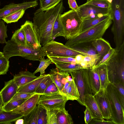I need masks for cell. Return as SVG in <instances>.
Here are the masks:
<instances>
[{"instance_id": "f6af8a7d", "label": "cell", "mask_w": 124, "mask_h": 124, "mask_svg": "<svg viewBox=\"0 0 124 124\" xmlns=\"http://www.w3.org/2000/svg\"><path fill=\"white\" fill-rule=\"evenodd\" d=\"M39 106V113L37 124H47L46 110Z\"/></svg>"}, {"instance_id": "91938a15", "label": "cell", "mask_w": 124, "mask_h": 124, "mask_svg": "<svg viewBox=\"0 0 124 124\" xmlns=\"http://www.w3.org/2000/svg\"><path fill=\"white\" fill-rule=\"evenodd\" d=\"M3 111V110L2 109V108H0V112Z\"/></svg>"}, {"instance_id": "44dd1931", "label": "cell", "mask_w": 124, "mask_h": 124, "mask_svg": "<svg viewBox=\"0 0 124 124\" xmlns=\"http://www.w3.org/2000/svg\"><path fill=\"white\" fill-rule=\"evenodd\" d=\"M37 77L33 73L26 71H21L16 74L14 75L13 78L19 87L35 79Z\"/></svg>"}, {"instance_id": "680465c9", "label": "cell", "mask_w": 124, "mask_h": 124, "mask_svg": "<svg viewBox=\"0 0 124 124\" xmlns=\"http://www.w3.org/2000/svg\"><path fill=\"white\" fill-rule=\"evenodd\" d=\"M110 3H111L113 0H107Z\"/></svg>"}, {"instance_id": "ac0fdd59", "label": "cell", "mask_w": 124, "mask_h": 124, "mask_svg": "<svg viewBox=\"0 0 124 124\" xmlns=\"http://www.w3.org/2000/svg\"><path fill=\"white\" fill-rule=\"evenodd\" d=\"M88 79L93 95L101 89V83L97 68L95 65L88 68Z\"/></svg>"}, {"instance_id": "83f0119b", "label": "cell", "mask_w": 124, "mask_h": 124, "mask_svg": "<svg viewBox=\"0 0 124 124\" xmlns=\"http://www.w3.org/2000/svg\"><path fill=\"white\" fill-rule=\"evenodd\" d=\"M97 68L100 81L101 89H105L110 82L106 65H102Z\"/></svg>"}, {"instance_id": "9f6ffc18", "label": "cell", "mask_w": 124, "mask_h": 124, "mask_svg": "<svg viewBox=\"0 0 124 124\" xmlns=\"http://www.w3.org/2000/svg\"><path fill=\"white\" fill-rule=\"evenodd\" d=\"M4 105L1 96L0 94V108H2Z\"/></svg>"}, {"instance_id": "484cf974", "label": "cell", "mask_w": 124, "mask_h": 124, "mask_svg": "<svg viewBox=\"0 0 124 124\" xmlns=\"http://www.w3.org/2000/svg\"><path fill=\"white\" fill-rule=\"evenodd\" d=\"M54 64L60 71L69 73L84 68L79 64L69 63H57Z\"/></svg>"}, {"instance_id": "4316f807", "label": "cell", "mask_w": 124, "mask_h": 124, "mask_svg": "<svg viewBox=\"0 0 124 124\" xmlns=\"http://www.w3.org/2000/svg\"><path fill=\"white\" fill-rule=\"evenodd\" d=\"M65 96L68 100L77 101L79 99V93L72 78L66 89Z\"/></svg>"}, {"instance_id": "7bdbcfd3", "label": "cell", "mask_w": 124, "mask_h": 124, "mask_svg": "<svg viewBox=\"0 0 124 124\" xmlns=\"http://www.w3.org/2000/svg\"><path fill=\"white\" fill-rule=\"evenodd\" d=\"M9 67V59L4 55L0 57V76L6 74Z\"/></svg>"}, {"instance_id": "5b68a950", "label": "cell", "mask_w": 124, "mask_h": 124, "mask_svg": "<svg viewBox=\"0 0 124 124\" xmlns=\"http://www.w3.org/2000/svg\"><path fill=\"white\" fill-rule=\"evenodd\" d=\"M106 64L110 82L113 84L121 83L124 84V47L119 52L116 51Z\"/></svg>"}, {"instance_id": "277c9868", "label": "cell", "mask_w": 124, "mask_h": 124, "mask_svg": "<svg viewBox=\"0 0 124 124\" xmlns=\"http://www.w3.org/2000/svg\"><path fill=\"white\" fill-rule=\"evenodd\" d=\"M6 44L2 52L8 59L13 56H20L30 60L39 61L40 57L47 55L42 47L36 49L28 46L20 45L11 39Z\"/></svg>"}, {"instance_id": "9a60e30c", "label": "cell", "mask_w": 124, "mask_h": 124, "mask_svg": "<svg viewBox=\"0 0 124 124\" xmlns=\"http://www.w3.org/2000/svg\"><path fill=\"white\" fill-rule=\"evenodd\" d=\"M41 95L36 94L33 95L19 107L11 111L20 114L22 115L23 117L26 116L36 106Z\"/></svg>"}, {"instance_id": "d590c367", "label": "cell", "mask_w": 124, "mask_h": 124, "mask_svg": "<svg viewBox=\"0 0 124 124\" xmlns=\"http://www.w3.org/2000/svg\"><path fill=\"white\" fill-rule=\"evenodd\" d=\"M82 5H90L101 8L109 9L111 8V3L107 0H87L86 3Z\"/></svg>"}, {"instance_id": "f907efd6", "label": "cell", "mask_w": 124, "mask_h": 124, "mask_svg": "<svg viewBox=\"0 0 124 124\" xmlns=\"http://www.w3.org/2000/svg\"><path fill=\"white\" fill-rule=\"evenodd\" d=\"M54 0H39V8L36 11L40 10L51 4Z\"/></svg>"}, {"instance_id": "7402d4cb", "label": "cell", "mask_w": 124, "mask_h": 124, "mask_svg": "<svg viewBox=\"0 0 124 124\" xmlns=\"http://www.w3.org/2000/svg\"><path fill=\"white\" fill-rule=\"evenodd\" d=\"M46 75L47 74H43L41 76L38 77L35 79L20 87L17 92L34 93L39 83Z\"/></svg>"}, {"instance_id": "f5cc1de1", "label": "cell", "mask_w": 124, "mask_h": 124, "mask_svg": "<svg viewBox=\"0 0 124 124\" xmlns=\"http://www.w3.org/2000/svg\"><path fill=\"white\" fill-rule=\"evenodd\" d=\"M69 7L71 9L78 11L79 6H78L75 0H68Z\"/></svg>"}, {"instance_id": "e0dca14e", "label": "cell", "mask_w": 124, "mask_h": 124, "mask_svg": "<svg viewBox=\"0 0 124 124\" xmlns=\"http://www.w3.org/2000/svg\"><path fill=\"white\" fill-rule=\"evenodd\" d=\"M84 102L85 106L87 107L89 109L93 119H104L96 100L93 94H87L85 95Z\"/></svg>"}, {"instance_id": "4fadbf2b", "label": "cell", "mask_w": 124, "mask_h": 124, "mask_svg": "<svg viewBox=\"0 0 124 124\" xmlns=\"http://www.w3.org/2000/svg\"><path fill=\"white\" fill-rule=\"evenodd\" d=\"M104 119H110L111 109L107 94L105 89H101L93 95Z\"/></svg>"}, {"instance_id": "6f0895ef", "label": "cell", "mask_w": 124, "mask_h": 124, "mask_svg": "<svg viewBox=\"0 0 124 124\" xmlns=\"http://www.w3.org/2000/svg\"><path fill=\"white\" fill-rule=\"evenodd\" d=\"M4 55L3 52L0 51V57H1Z\"/></svg>"}, {"instance_id": "ba28073f", "label": "cell", "mask_w": 124, "mask_h": 124, "mask_svg": "<svg viewBox=\"0 0 124 124\" xmlns=\"http://www.w3.org/2000/svg\"><path fill=\"white\" fill-rule=\"evenodd\" d=\"M69 74L74 81L79 93V98L77 101L81 105L85 106V95L87 94H93L88 79V68L80 69Z\"/></svg>"}, {"instance_id": "f35d334b", "label": "cell", "mask_w": 124, "mask_h": 124, "mask_svg": "<svg viewBox=\"0 0 124 124\" xmlns=\"http://www.w3.org/2000/svg\"><path fill=\"white\" fill-rule=\"evenodd\" d=\"M72 48L77 50L84 56H91L97 54L96 50L93 47L89 46H85L82 47L78 46Z\"/></svg>"}, {"instance_id": "ffe728a7", "label": "cell", "mask_w": 124, "mask_h": 124, "mask_svg": "<svg viewBox=\"0 0 124 124\" xmlns=\"http://www.w3.org/2000/svg\"><path fill=\"white\" fill-rule=\"evenodd\" d=\"M92 45L97 54L101 56V60L112 48L109 43L102 38L93 41Z\"/></svg>"}, {"instance_id": "6125c7cd", "label": "cell", "mask_w": 124, "mask_h": 124, "mask_svg": "<svg viewBox=\"0 0 124 124\" xmlns=\"http://www.w3.org/2000/svg\"></svg>"}, {"instance_id": "cb8c5ba5", "label": "cell", "mask_w": 124, "mask_h": 124, "mask_svg": "<svg viewBox=\"0 0 124 124\" xmlns=\"http://www.w3.org/2000/svg\"><path fill=\"white\" fill-rule=\"evenodd\" d=\"M23 117L19 113L3 111L0 112V124H9Z\"/></svg>"}, {"instance_id": "9c48e42d", "label": "cell", "mask_w": 124, "mask_h": 124, "mask_svg": "<svg viewBox=\"0 0 124 124\" xmlns=\"http://www.w3.org/2000/svg\"><path fill=\"white\" fill-rule=\"evenodd\" d=\"M42 48L46 56L75 57L77 55L81 54L74 49L54 40L48 42Z\"/></svg>"}, {"instance_id": "60d3db41", "label": "cell", "mask_w": 124, "mask_h": 124, "mask_svg": "<svg viewBox=\"0 0 124 124\" xmlns=\"http://www.w3.org/2000/svg\"><path fill=\"white\" fill-rule=\"evenodd\" d=\"M58 109L46 110L47 124H57V117Z\"/></svg>"}, {"instance_id": "816d5d0a", "label": "cell", "mask_w": 124, "mask_h": 124, "mask_svg": "<svg viewBox=\"0 0 124 124\" xmlns=\"http://www.w3.org/2000/svg\"><path fill=\"white\" fill-rule=\"evenodd\" d=\"M62 0H54L53 2L50 5L38 11H36L35 13H38L41 11L47 10L53 8Z\"/></svg>"}, {"instance_id": "f546056e", "label": "cell", "mask_w": 124, "mask_h": 124, "mask_svg": "<svg viewBox=\"0 0 124 124\" xmlns=\"http://www.w3.org/2000/svg\"><path fill=\"white\" fill-rule=\"evenodd\" d=\"M101 59V56L98 54L94 55L84 56L79 64L84 68H88L96 65Z\"/></svg>"}, {"instance_id": "603a6c76", "label": "cell", "mask_w": 124, "mask_h": 124, "mask_svg": "<svg viewBox=\"0 0 124 124\" xmlns=\"http://www.w3.org/2000/svg\"><path fill=\"white\" fill-rule=\"evenodd\" d=\"M111 18H112L111 14L104 15L101 17L83 19L81 28L80 32Z\"/></svg>"}, {"instance_id": "1f68e13d", "label": "cell", "mask_w": 124, "mask_h": 124, "mask_svg": "<svg viewBox=\"0 0 124 124\" xmlns=\"http://www.w3.org/2000/svg\"><path fill=\"white\" fill-rule=\"evenodd\" d=\"M53 82L50 74H47L39 83L34 93L36 94H43L45 90Z\"/></svg>"}, {"instance_id": "11a10c76", "label": "cell", "mask_w": 124, "mask_h": 124, "mask_svg": "<svg viewBox=\"0 0 124 124\" xmlns=\"http://www.w3.org/2000/svg\"><path fill=\"white\" fill-rule=\"evenodd\" d=\"M15 121L16 124H24V120L23 119L21 118L18 119Z\"/></svg>"}, {"instance_id": "3957f363", "label": "cell", "mask_w": 124, "mask_h": 124, "mask_svg": "<svg viewBox=\"0 0 124 124\" xmlns=\"http://www.w3.org/2000/svg\"><path fill=\"white\" fill-rule=\"evenodd\" d=\"M112 23V18L102 21L68 39L65 45L72 48L102 38Z\"/></svg>"}, {"instance_id": "52a82bcc", "label": "cell", "mask_w": 124, "mask_h": 124, "mask_svg": "<svg viewBox=\"0 0 124 124\" xmlns=\"http://www.w3.org/2000/svg\"><path fill=\"white\" fill-rule=\"evenodd\" d=\"M105 89L110 108V120L115 124H124V108L117 97L114 85L110 82Z\"/></svg>"}, {"instance_id": "30bf717a", "label": "cell", "mask_w": 124, "mask_h": 124, "mask_svg": "<svg viewBox=\"0 0 124 124\" xmlns=\"http://www.w3.org/2000/svg\"><path fill=\"white\" fill-rule=\"evenodd\" d=\"M68 100L59 92L41 95L37 105L46 110L58 109L65 108Z\"/></svg>"}, {"instance_id": "4dcf8cb0", "label": "cell", "mask_w": 124, "mask_h": 124, "mask_svg": "<svg viewBox=\"0 0 124 124\" xmlns=\"http://www.w3.org/2000/svg\"><path fill=\"white\" fill-rule=\"evenodd\" d=\"M11 40L19 45L24 46H27L24 32L21 27L15 31Z\"/></svg>"}, {"instance_id": "bcb514c9", "label": "cell", "mask_w": 124, "mask_h": 124, "mask_svg": "<svg viewBox=\"0 0 124 124\" xmlns=\"http://www.w3.org/2000/svg\"><path fill=\"white\" fill-rule=\"evenodd\" d=\"M34 93L17 92L10 100V101L28 99L36 94Z\"/></svg>"}, {"instance_id": "d4e9b609", "label": "cell", "mask_w": 124, "mask_h": 124, "mask_svg": "<svg viewBox=\"0 0 124 124\" xmlns=\"http://www.w3.org/2000/svg\"><path fill=\"white\" fill-rule=\"evenodd\" d=\"M57 124H73L72 117L65 108L58 109L57 114Z\"/></svg>"}, {"instance_id": "d6986e66", "label": "cell", "mask_w": 124, "mask_h": 124, "mask_svg": "<svg viewBox=\"0 0 124 124\" xmlns=\"http://www.w3.org/2000/svg\"><path fill=\"white\" fill-rule=\"evenodd\" d=\"M49 74L60 92L69 77L70 74L60 71L56 68L51 69Z\"/></svg>"}, {"instance_id": "e575fe53", "label": "cell", "mask_w": 124, "mask_h": 124, "mask_svg": "<svg viewBox=\"0 0 124 124\" xmlns=\"http://www.w3.org/2000/svg\"><path fill=\"white\" fill-rule=\"evenodd\" d=\"M39 61L40 62L39 65L33 73L35 74L37 72H40V76H41L45 73V70L52 62L49 58H48L45 59L44 57H40Z\"/></svg>"}, {"instance_id": "7a4b0ae2", "label": "cell", "mask_w": 124, "mask_h": 124, "mask_svg": "<svg viewBox=\"0 0 124 124\" xmlns=\"http://www.w3.org/2000/svg\"><path fill=\"white\" fill-rule=\"evenodd\" d=\"M113 25L111 31L116 51L124 46V0H113L111 3Z\"/></svg>"}, {"instance_id": "8d00e7d4", "label": "cell", "mask_w": 124, "mask_h": 124, "mask_svg": "<svg viewBox=\"0 0 124 124\" xmlns=\"http://www.w3.org/2000/svg\"><path fill=\"white\" fill-rule=\"evenodd\" d=\"M113 84L117 97L124 108V84L121 83Z\"/></svg>"}, {"instance_id": "74e56055", "label": "cell", "mask_w": 124, "mask_h": 124, "mask_svg": "<svg viewBox=\"0 0 124 124\" xmlns=\"http://www.w3.org/2000/svg\"><path fill=\"white\" fill-rule=\"evenodd\" d=\"M52 63H69L76 64L75 57H65L51 56H47Z\"/></svg>"}, {"instance_id": "7c38bea8", "label": "cell", "mask_w": 124, "mask_h": 124, "mask_svg": "<svg viewBox=\"0 0 124 124\" xmlns=\"http://www.w3.org/2000/svg\"><path fill=\"white\" fill-rule=\"evenodd\" d=\"M83 19L101 17L111 14V9L102 8L90 5H82L77 11Z\"/></svg>"}, {"instance_id": "b9f144b4", "label": "cell", "mask_w": 124, "mask_h": 124, "mask_svg": "<svg viewBox=\"0 0 124 124\" xmlns=\"http://www.w3.org/2000/svg\"><path fill=\"white\" fill-rule=\"evenodd\" d=\"M116 52L115 48H112L105 55L101 60L95 65L96 68H98L106 64L111 59Z\"/></svg>"}, {"instance_id": "6da1fadb", "label": "cell", "mask_w": 124, "mask_h": 124, "mask_svg": "<svg viewBox=\"0 0 124 124\" xmlns=\"http://www.w3.org/2000/svg\"><path fill=\"white\" fill-rule=\"evenodd\" d=\"M64 8L62 0L53 8L34 13L33 23L38 30L42 46L52 40V31L54 21Z\"/></svg>"}, {"instance_id": "d6a6232c", "label": "cell", "mask_w": 124, "mask_h": 124, "mask_svg": "<svg viewBox=\"0 0 124 124\" xmlns=\"http://www.w3.org/2000/svg\"><path fill=\"white\" fill-rule=\"evenodd\" d=\"M39 108V106L37 105L30 113L24 117V124H37Z\"/></svg>"}, {"instance_id": "ee69618b", "label": "cell", "mask_w": 124, "mask_h": 124, "mask_svg": "<svg viewBox=\"0 0 124 124\" xmlns=\"http://www.w3.org/2000/svg\"><path fill=\"white\" fill-rule=\"evenodd\" d=\"M5 22L2 19H0V43L6 44V38L8 37L7 34V25L5 24Z\"/></svg>"}, {"instance_id": "ab89813d", "label": "cell", "mask_w": 124, "mask_h": 124, "mask_svg": "<svg viewBox=\"0 0 124 124\" xmlns=\"http://www.w3.org/2000/svg\"><path fill=\"white\" fill-rule=\"evenodd\" d=\"M28 99L10 101L4 105L2 108L5 111H11L20 106Z\"/></svg>"}, {"instance_id": "f1b7e54d", "label": "cell", "mask_w": 124, "mask_h": 124, "mask_svg": "<svg viewBox=\"0 0 124 124\" xmlns=\"http://www.w3.org/2000/svg\"><path fill=\"white\" fill-rule=\"evenodd\" d=\"M61 14L58 16L53 25L52 33V40L58 37L64 36V29L60 19Z\"/></svg>"}, {"instance_id": "8fae6325", "label": "cell", "mask_w": 124, "mask_h": 124, "mask_svg": "<svg viewBox=\"0 0 124 124\" xmlns=\"http://www.w3.org/2000/svg\"><path fill=\"white\" fill-rule=\"evenodd\" d=\"M20 27L24 32L27 46L36 49L42 47L38 30L33 23L27 20Z\"/></svg>"}, {"instance_id": "836d02e7", "label": "cell", "mask_w": 124, "mask_h": 124, "mask_svg": "<svg viewBox=\"0 0 124 124\" xmlns=\"http://www.w3.org/2000/svg\"><path fill=\"white\" fill-rule=\"evenodd\" d=\"M25 10L21 9L4 17L2 19L7 23L17 22L25 13Z\"/></svg>"}, {"instance_id": "c3c4849f", "label": "cell", "mask_w": 124, "mask_h": 124, "mask_svg": "<svg viewBox=\"0 0 124 124\" xmlns=\"http://www.w3.org/2000/svg\"><path fill=\"white\" fill-rule=\"evenodd\" d=\"M104 119H93L89 124H115L111 120H105Z\"/></svg>"}, {"instance_id": "db71d44e", "label": "cell", "mask_w": 124, "mask_h": 124, "mask_svg": "<svg viewBox=\"0 0 124 124\" xmlns=\"http://www.w3.org/2000/svg\"><path fill=\"white\" fill-rule=\"evenodd\" d=\"M84 56L81 54H79L76 56L75 58L76 64H79L82 61Z\"/></svg>"}, {"instance_id": "94428289", "label": "cell", "mask_w": 124, "mask_h": 124, "mask_svg": "<svg viewBox=\"0 0 124 124\" xmlns=\"http://www.w3.org/2000/svg\"><path fill=\"white\" fill-rule=\"evenodd\" d=\"M0 4H1V3H0Z\"/></svg>"}, {"instance_id": "681fc988", "label": "cell", "mask_w": 124, "mask_h": 124, "mask_svg": "<svg viewBox=\"0 0 124 124\" xmlns=\"http://www.w3.org/2000/svg\"><path fill=\"white\" fill-rule=\"evenodd\" d=\"M86 107V109L84 111V120L85 124H88L93 119L91 113L88 108Z\"/></svg>"}, {"instance_id": "2e32d148", "label": "cell", "mask_w": 124, "mask_h": 124, "mask_svg": "<svg viewBox=\"0 0 124 124\" xmlns=\"http://www.w3.org/2000/svg\"><path fill=\"white\" fill-rule=\"evenodd\" d=\"M19 88L13 78L5 82L4 86L0 91L4 105L10 101L17 92Z\"/></svg>"}, {"instance_id": "8992f818", "label": "cell", "mask_w": 124, "mask_h": 124, "mask_svg": "<svg viewBox=\"0 0 124 124\" xmlns=\"http://www.w3.org/2000/svg\"><path fill=\"white\" fill-rule=\"evenodd\" d=\"M60 17L65 39L73 38L80 33L83 20L77 11L71 9L61 14Z\"/></svg>"}, {"instance_id": "7dc6e473", "label": "cell", "mask_w": 124, "mask_h": 124, "mask_svg": "<svg viewBox=\"0 0 124 124\" xmlns=\"http://www.w3.org/2000/svg\"><path fill=\"white\" fill-rule=\"evenodd\" d=\"M59 92L57 86L53 82L45 90L43 94Z\"/></svg>"}, {"instance_id": "5bb4252c", "label": "cell", "mask_w": 124, "mask_h": 124, "mask_svg": "<svg viewBox=\"0 0 124 124\" xmlns=\"http://www.w3.org/2000/svg\"><path fill=\"white\" fill-rule=\"evenodd\" d=\"M38 4L37 0L24 2L19 4L11 3L0 9V19L14 12L21 9L25 10L28 8H34Z\"/></svg>"}]
</instances>
